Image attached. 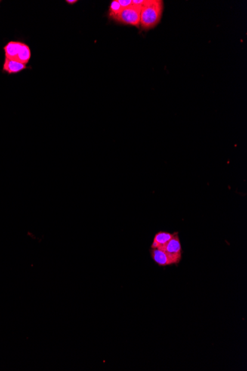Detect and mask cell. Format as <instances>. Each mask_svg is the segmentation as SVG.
<instances>
[{
  "label": "cell",
  "mask_w": 247,
  "mask_h": 371,
  "mask_svg": "<svg viewBox=\"0 0 247 371\" xmlns=\"http://www.w3.org/2000/svg\"><path fill=\"white\" fill-rule=\"evenodd\" d=\"M141 8V7L132 4L130 6L121 10L118 14L111 18L121 24L139 27L140 26Z\"/></svg>",
  "instance_id": "obj_2"
},
{
  "label": "cell",
  "mask_w": 247,
  "mask_h": 371,
  "mask_svg": "<svg viewBox=\"0 0 247 371\" xmlns=\"http://www.w3.org/2000/svg\"><path fill=\"white\" fill-rule=\"evenodd\" d=\"M30 59H31V50L28 45L23 43L21 47L16 61L22 64L26 65L29 62Z\"/></svg>",
  "instance_id": "obj_8"
},
{
  "label": "cell",
  "mask_w": 247,
  "mask_h": 371,
  "mask_svg": "<svg viewBox=\"0 0 247 371\" xmlns=\"http://www.w3.org/2000/svg\"><path fill=\"white\" fill-rule=\"evenodd\" d=\"M150 257L155 264L160 267L177 264L182 259V254H172L161 249H151Z\"/></svg>",
  "instance_id": "obj_3"
},
{
  "label": "cell",
  "mask_w": 247,
  "mask_h": 371,
  "mask_svg": "<svg viewBox=\"0 0 247 371\" xmlns=\"http://www.w3.org/2000/svg\"><path fill=\"white\" fill-rule=\"evenodd\" d=\"M143 2H144V0H132V4L137 6L141 7Z\"/></svg>",
  "instance_id": "obj_11"
},
{
  "label": "cell",
  "mask_w": 247,
  "mask_h": 371,
  "mask_svg": "<svg viewBox=\"0 0 247 371\" xmlns=\"http://www.w3.org/2000/svg\"><path fill=\"white\" fill-rule=\"evenodd\" d=\"M121 10H122V8L118 3V0H114L111 2L110 6H109V16H110V17H114V16L118 14Z\"/></svg>",
  "instance_id": "obj_9"
},
{
  "label": "cell",
  "mask_w": 247,
  "mask_h": 371,
  "mask_svg": "<svg viewBox=\"0 0 247 371\" xmlns=\"http://www.w3.org/2000/svg\"><path fill=\"white\" fill-rule=\"evenodd\" d=\"M174 233L167 231H159L155 233L151 244V249H161L172 239Z\"/></svg>",
  "instance_id": "obj_4"
},
{
  "label": "cell",
  "mask_w": 247,
  "mask_h": 371,
  "mask_svg": "<svg viewBox=\"0 0 247 371\" xmlns=\"http://www.w3.org/2000/svg\"><path fill=\"white\" fill-rule=\"evenodd\" d=\"M25 68H26V65L22 64L19 62L15 61V60L5 58L4 66H3V70L8 74H15L22 72V70L25 69Z\"/></svg>",
  "instance_id": "obj_7"
},
{
  "label": "cell",
  "mask_w": 247,
  "mask_h": 371,
  "mask_svg": "<svg viewBox=\"0 0 247 371\" xmlns=\"http://www.w3.org/2000/svg\"><path fill=\"white\" fill-rule=\"evenodd\" d=\"M161 250L172 254H183V249H182L181 242L179 238L178 232H174V235L172 239Z\"/></svg>",
  "instance_id": "obj_5"
},
{
  "label": "cell",
  "mask_w": 247,
  "mask_h": 371,
  "mask_svg": "<svg viewBox=\"0 0 247 371\" xmlns=\"http://www.w3.org/2000/svg\"><path fill=\"white\" fill-rule=\"evenodd\" d=\"M118 1L122 9L132 5V0H118Z\"/></svg>",
  "instance_id": "obj_10"
},
{
  "label": "cell",
  "mask_w": 247,
  "mask_h": 371,
  "mask_svg": "<svg viewBox=\"0 0 247 371\" xmlns=\"http://www.w3.org/2000/svg\"><path fill=\"white\" fill-rule=\"evenodd\" d=\"M66 2L69 4H72V3H75V2H76L77 1L76 0H67Z\"/></svg>",
  "instance_id": "obj_12"
},
{
  "label": "cell",
  "mask_w": 247,
  "mask_h": 371,
  "mask_svg": "<svg viewBox=\"0 0 247 371\" xmlns=\"http://www.w3.org/2000/svg\"><path fill=\"white\" fill-rule=\"evenodd\" d=\"M22 44L23 43L19 42H9L4 48V52H5V58L16 61Z\"/></svg>",
  "instance_id": "obj_6"
},
{
  "label": "cell",
  "mask_w": 247,
  "mask_h": 371,
  "mask_svg": "<svg viewBox=\"0 0 247 371\" xmlns=\"http://www.w3.org/2000/svg\"><path fill=\"white\" fill-rule=\"evenodd\" d=\"M164 10L161 0H144L140 14V26L144 30L155 28L161 21Z\"/></svg>",
  "instance_id": "obj_1"
}]
</instances>
